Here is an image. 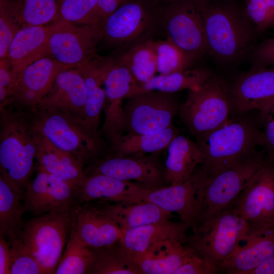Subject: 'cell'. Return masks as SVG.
I'll list each match as a JSON object with an SVG mask.
<instances>
[{
	"label": "cell",
	"instance_id": "obj_1",
	"mask_svg": "<svg viewBox=\"0 0 274 274\" xmlns=\"http://www.w3.org/2000/svg\"><path fill=\"white\" fill-rule=\"evenodd\" d=\"M205 31L208 52L225 63L251 51L258 35L243 4L235 0H208Z\"/></svg>",
	"mask_w": 274,
	"mask_h": 274
},
{
	"label": "cell",
	"instance_id": "obj_2",
	"mask_svg": "<svg viewBox=\"0 0 274 274\" xmlns=\"http://www.w3.org/2000/svg\"><path fill=\"white\" fill-rule=\"evenodd\" d=\"M230 119L196 143L203 154L201 165L208 177L212 176L245 160L264 147L263 131L255 122L243 116Z\"/></svg>",
	"mask_w": 274,
	"mask_h": 274
},
{
	"label": "cell",
	"instance_id": "obj_3",
	"mask_svg": "<svg viewBox=\"0 0 274 274\" xmlns=\"http://www.w3.org/2000/svg\"><path fill=\"white\" fill-rule=\"evenodd\" d=\"M1 175L24 195L36 158L39 133L32 117L1 111Z\"/></svg>",
	"mask_w": 274,
	"mask_h": 274
},
{
	"label": "cell",
	"instance_id": "obj_4",
	"mask_svg": "<svg viewBox=\"0 0 274 274\" xmlns=\"http://www.w3.org/2000/svg\"><path fill=\"white\" fill-rule=\"evenodd\" d=\"M250 235L248 222L230 206L193 228L187 247L218 270Z\"/></svg>",
	"mask_w": 274,
	"mask_h": 274
},
{
	"label": "cell",
	"instance_id": "obj_5",
	"mask_svg": "<svg viewBox=\"0 0 274 274\" xmlns=\"http://www.w3.org/2000/svg\"><path fill=\"white\" fill-rule=\"evenodd\" d=\"M179 112L197 141L225 125L231 112L227 82L222 76L214 74L202 85L189 90Z\"/></svg>",
	"mask_w": 274,
	"mask_h": 274
},
{
	"label": "cell",
	"instance_id": "obj_6",
	"mask_svg": "<svg viewBox=\"0 0 274 274\" xmlns=\"http://www.w3.org/2000/svg\"><path fill=\"white\" fill-rule=\"evenodd\" d=\"M34 111L31 116L34 127L59 149L84 164L99 153L101 142L86 120L58 109Z\"/></svg>",
	"mask_w": 274,
	"mask_h": 274
},
{
	"label": "cell",
	"instance_id": "obj_7",
	"mask_svg": "<svg viewBox=\"0 0 274 274\" xmlns=\"http://www.w3.org/2000/svg\"><path fill=\"white\" fill-rule=\"evenodd\" d=\"M73 208L44 214L30 219L23 226L19 237L37 261L43 274L55 272L71 232Z\"/></svg>",
	"mask_w": 274,
	"mask_h": 274
},
{
	"label": "cell",
	"instance_id": "obj_8",
	"mask_svg": "<svg viewBox=\"0 0 274 274\" xmlns=\"http://www.w3.org/2000/svg\"><path fill=\"white\" fill-rule=\"evenodd\" d=\"M160 17V5L153 0H128L103 22L102 39L123 53L151 40Z\"/></svg>",
	"mask_w": 274,
	"mask_h": 274
},
{
	"label": "cell",
	"instance_id": "obj_9",
	"mask_svg": "<svg viewBox=\"0 0 274 274\" xmlns=\"http://www.w3.org/2000/svg\"><path fill=\"white\" fill-rule=\"evenodd\" d=\"M208 0H175L160 5V21L168 39L194 60L206 53Z\"/></svg>",
	"mask_w": 274,
	"mask_h": 274
},
{
	"label": "cell",
	"instance_id": "obj_10",
	"mask_svg": "<svg viewBox=\"0 0 274 274\" xmlns=\"http://www.w3.org/2000/svg\"><path fill=\"white\" fill-rule=\"evenodd\" d=\"M229 206L249 223V237L261 235L274 229L273 158L268 155Z\"/></svg>",
	"mask_w": 274,
	"mask_h": 274
},
{
	"label": "cell",
	"instance_id": "obj_11",
	"mask_svg": "<svg viewBox=\"0 0 274 274\" xmlns=\"http://www.w3.org/2000/svg\"><path fill=\"white\" fill-rule=\"evenodd\" d=\"M267 156L264 147L252 157L208 177L203 188L200 214L195 227L228 207Z\"/></svg>",
	"mask_w": 274,
	"mask_h": 274
},
{
	"label": "cell",
	"instance_id": "obj_12",
	"mask_svg": "<svg viewBox=\"0 0 274 274\" xmlns=\"http://www.w3.org/2000/svg\"><path fill=\"white\" fill-rule=\"evenodd\" d=\"M127 99L125 131L129 133H154L169 127L180 107L173 93L156 90L137 93Z\"/></svg>",
	"mask_w": 274,
	"mask_h": 274
},
{
	"label": "cell",
	"instance_id": "obj_13",
	"mask_svg": "<svg viewBox=\"0 0 274 274\" xmlns=\"http://www.w3.org/2000/svg\"><path fill=\"white\" fill-rule=\"evenodd\" d=\"M49 39L50 56L77 67L92 59L102 40L101 28L87 24L77 26L58 18L51 24Z\"/></svg>",
	"mask_w": 274,
	"mask_h": 274
},
{
	"label": "cell",
	"instance_id": "obj_14",
	"mask_svg": "<svg viewBox=\"0 0 274 274\" xmlns=\"http://www.w3.org/2000/svg\"><path fill=\"white\" fill-rule=\"evenodd\" d=\"M208 177L201 165L184 181L156 189L146 188L143 201L152 203L167 212L177 213L182 222L193 228L200 214Z\"/></svg>",
	"mask_w": 274,
	"mask_h": 274
},
{
	"label": "cell",
	"instance_id": "obj_15",
	"mask_svg": "<svg viewBox=\"0 0 274 274\" xmlns=\"http://www.w3.org/2000/svg\"><path fill=\"white\" fill-rule=\"evenodd\" d=\"M227 85L231 112L235 115L257 110L261 118L274 105V67H252Z\"/></svg>",
	"mask_w": 274,
	"mask_h": 274
},
{
	"label": "cell",
	"instance_id": "obj_16",
	"mask_svg": "<svg viewBox=\"0 0 274 274\" xmlns=\"http://www.w3.org/2000/svg\"><path fill=\"white\" fill-rule=\"evenodd\" d=\"M26 211L35 215L65 211L77 202L75 185L38 167L35 178L29 182L24 194Z\"/></svg>",
	"mask_w": 274,
	"mask_h": 274
},
{
	"label": "cell",
	"instance_id": "obj_17",
	"mask_svg": "<svg viewBox=\"0 0 274 274\" xmlns=\"http://www.w3.org/2000/svg\"><path fill=\"white\" fill-rule=\"evenodd\" d=\"M85 175L100 174L122 181H134L149 189L163 187L164 170L152 156H112L98 160Z\"/></svg>",
	"mask_w": 274,
	"mask_h": 274
},
{
	"label": "cell",
	"instance_id": "obj_18",
	"mask_svg": "<svg viewBox=\"0 0 274 274\" xmlns=\"http://www.w3.org/2000/svg\"><path fill=\"white\" fill-rule=\"evenodd\" d=\"M74 67L50 56L37 60L27 66L16 80L11 101L34 111L51 88L58 74Z\"/></svg>",
	"mask_w": 274,
	"mask_h": 274
},
{
	"label": "cell",
	"instance_id": "obj_19",
	"mask_svg": "<svg viewBox=\"0 0 274 274\" xmlns=\"http://www.w3.org/2000/svg\"><path fill=\"white\" fill-rule=\"evenodd\" d=\"M71 230L94 250L114 245L122 235L118 225L91 202L73 207Z\"/></svg>",
	"mask_w": 274,
	"mask_h": 274
},
{
	"label": "cell",
	"instance_id": "obj_20",
	"mask_svg": "<svg viewBox=\"0 0 274 274\" xmlns=\"http://www.w3.org/2000/svg\"><path fill=\"white\" fill-rule=\"evenodd\" d=\"M76 204L92 202H135L143 201L146 187L128 181L100 174H89L75 184Z\"/></svg>",
	"mask_w": 274,
	"mask_h": 274
},
{
	"label": "cell",
	"instance_id": "obj_21",
	"mask_svg": "<svg viewBox=\"0 0 274 274\" xmlns=\"http://www.w3.org/2000/svg\"><path fill=\"white\" fill-rule=\"evenodd\" d=\"M51 30V24H23L16 34L9 47L8 56L15 82L29 65L50 56L48 43Z\"/></svg>",
	"mask_w": 274,
	"mask_h": 274
},
{
	"label": "cell",
	"instance_id": "obj_22",
	"mask_svg": "<svg viewBox=\"0 0 274 274\" xmlns=\"http://www.w3.org/2000/svg\"><path fill=\"white\" fill-rule=\"evenodd\" d=\"M85 100L86 88L82 74L78 67L68 68L58 74L51 88L34 111L58 109L86 120Z\"/></svg>",
	"mask_w": 274,
	"mask_h": 274
},
{
	"label": "cell",
	"instance_id": "obj_23",
	"mask_svg": "<svg viewBox=\"0 0 274 274\" xmlns=\"http://www.w3.org/2000/svg\"><path fill=\"white\" fill-rule=\"evenodd\" d=\"M109 216L122 231L170 220L172 213L147 201L135 202H93Z\"/></svg>",
	"mask_w": 274,
	"mask_h": 274
},
{
	"label": "cell",
	"instance_id": "obj_24",
	"mask_svg": "<svg viewBox=\"0 0 274 274\" xmlns=\"http://www.w3.org/2000/svg\"><path fill=\"white\" fill-rule=\"evenodd\" d=\"M188 227L182 221L175 222L168 220L123 231L119 242L135 258L161 241L177 240L185 244Z\"/></svg>",
	"mask_w": 274,
	"mask_h": 274
},
{
	"label": "cell",
	"instance_id": "obj_25",
	"mask_svg": "<svg viewBox=\"0 0 274 274\" xmlns=\"http://www.w3.org/2000/svg\"><path fill=\"white\" fill-rule=\"evenodd\" d=\"M177 240L153 245L135 257L143 274H174L189 258L192 250Z\"/></svg>",
	"mask_w": 274,
	"mask_h": 274
},
{
	"label": "cell",
	"instance_id": "obj_26",
	"mask_svg": "<svg viewBox=\"0 0 274 274\" xmlns=\"http://www.w3.org/2000/svg\"><path fill=\"white\" fill-rule=\"evenodd\" d=\"M167 148L164 170L165 183L168 185L186 180L202 164L201 149L196 143L185 136L179 134Z\"/></svg>",
	"mask_w": 274,
	"mask_h": 274
},
{
	"label": "cell",
	"instance_id": "obj_27",
	"mask_svg": "<svg viewBox=\"0 0 274 274\" xmlns=\"http://www.w3.org/2000/svg\"><path fill=\"white\" fill-rule=\"evenodd\" d=\"M109 58L96 55L91 60L77 67L85 82L86 119L97 133L106 99L104 80Z\"/></svg>",
	"mask_w": 274,
	"mask_h": 274
},
{
	"label": "cell",
	"instance_id": "obj_28",
	"mask_svg": "<svg viewBox=\"0 0 274 274\" xmlns=\"http://www.w3.org/2000/svg\"><path fill=\"white\" fill-rule=\"evenodd\" d=\"M274 255V229L261 235L252 236L219 267V273L248 274Z\"/></svg>",
	"mask_w": 274,
	"mask_h": 274
},
{
	"label": "cell",
	"instance_id": "obj_29",
	"mask_svg": "<svg viewBox=\"0 0 274 274\" xmlns=\"http://www.w3.org/2000/svg\"><path fill=\"white\" fill-rule=\"evenodd\" d=\"M38 133L36 155L38 167L74 184L85 176L83 163L71 153L56 147Z\"/></svg>",
	"mask_w": 274,
	"mask_h": 274
},
{
	"label": "cell",
	"instance_id": "obj_30",
	"mask_svg": "<svg viewBox=\"0 0 274 274\" xmlns=\"http://www.w3.org/2000/svg\"><path fill=\"white\" fill-rule=\"evenodd\" d=\"M179 134L172 124L158 132L149 133L123 134L111 145L114 156L140 157L156 153L167 148L170 142Z\"/></svg>",
	"mask_w": 274,
	"mask_h": 274
},
{
	"label": "cell",
	"instance_id": "obj_31",
	"mask_svg": "<svg viewBox=\"0 0 274 274\" xmlns=\"http://www.w3.org/2000/svg\"><path fill=\"white\" fill-rule=\"evenodd\" d=\"M24 195L0 175V236L8 241L19 237L25 222Z\"/></svg>",
	"mask_w": 274,
	"mask_h": 274
},
{
	"label": "cell",
	"instance_id": "obj_32",
	"mask_svg": "<svg viewBox=\"0 0 274 274\" xmlns=\"http://www.w3.org/2000/svg\"><path fill=\"white\" fill-rule=\"evenodd\" d=\"M213 74L211 70L205 68H188L168 75L160 74L144 84L136 85L133 94L151 90L173 93L186 89H193L204 83Z\"/></svg>",
	"mask_w": 274,
	"mask_h": 274
},
{
	"label": "cell",
	"instance_id": "obj_33",
	"mask_svg": "<svg viewBox=\"0 0 274 274\" xmlns=\"http://www.w3.org/2000/svg\"><path fill=\"white\" fill-rule=\"evenodd\" d=\"M91 274H143L134 257L119 242L111 247L94 250Z\"/></svg>",
	"mask_w": 274,
	"mask_h": 274
},
{
	"label": "cell",
	"instance_id": "obj_34",
	"mask_svg": "<svg viewBox=\"0 0 274 274\" xmlns=\"http://www.w3.org/2000/svg\"><path fill=\"white\" fill-rule=\"evenodd\" d=\"M127 67L137 85L147 82L157 72L153 41L137 44L118 56Z\"/></svg>",
	"mask_w": 274,
	"mask_h": 274
},
{
	"label": "cell",
	"instance_id": "obj_35",
	"mask_svg": "<svg viewBox=\"0 0 274 274\" xmlns=\"http://www.w3.org/2000/svg\"><path fill=\"white\" fill-rule=\"evenodd\" d=\"M95 258V250L71 230L66 247L55 273H90Z\"/></svg>",
	"mask_w": 274,
	"mask_h": 274
},
{
	"label": "cell",
	"instance_id": "obj_36",
	"mask_svg": "<svg viewBox=\"0 0 274 274\" xmlns=\"http://www.w3.org/2000/svg\"><path fill=\"white\" fill-rule=\"evenodd\" d=\"M23 24L21 0H0V58L7 57L10 44Z\"/></svg>",
	"mask_w": 274,
	"mask_h": 274
},
{
	"label": "cell",
	"instance_id": "obj_37",
	"mask_svg": "<svg viewBox=\"0 0 274 274\" xmlns=\"http://www.w3.org/2000/svg\"><path fill=\"white\" fill-rule=\"evenodd\" d=\"M157 72L168 75L190 68L194 60L187 55L169 39L153 41Z\"/></svg>",
	"mask_w": 274,
	"mask_h": 274
},
{
	"label": "cell",
	"instance_id": "obj_38",
	"mask_svg": "<svg viewBox=\"0 0 274 274\" xmlns=\"http://www.w3.org/2000/svg\"><path fill=\"white\" fill-rule=\"evenodd\" d=\"M23 24L42 25L59 17L57 0H21Z\"/></svg>",
	"mask_w": 274,
	"mask_h": 274
},
{
	"label": "cell",
	"instance_id": "obj_39",
	"mask_svg": "<svg viewBox=\"0 0 274 274\" xmlns=\"http://www.w3.org/2000/svg\"><path fill=\"white\" fill-rule=\"evenodd\" d=\"M59 18L80 24L97 27L95 14L97 0H57Z\"/></svg>",
	"mask_w": 274,
	"mask_h": 274
},
{
	"label": "cell",
	"instance_id": "obj_40",
	"mask_svg": "<svg viewBox=\"0 0 274 274\" xmlns=\"http://www.w3.org/2000/svg\"><path fill=\"white\" fill-rule=\"evenodd\" d=\"M243 4L258 35L274 27V0H244Z\"/></svg>",
	"mask_w": 274,
	"mask_h": 274
},
{
	"label": "cell",
	"instance_id": "obj_41",
	"mask_svg": "<svg viewBox=\"0 0 274 274\" xmlns=\"http://www.w3.org/2000/svg\"><path fill=\"white\" fill-rule=\"evenodd\" d=\"M8 242L11 249V274H43L38 262L19 237Z\"/></svg>",
	"mask_w": 274,
	"mask_h": 274
},
{
	"label": "cell",
	"instance_id": "obj_42",
	"mask_svg": "<svg viewBox=\"0 0 274 274\" xmlns=\"http://www.w3.org/2000/svg\"><path fill=\"white\" fill-rule=\"evenodd\" d=\"M15 79L9 58L5 57L0 60V101L1 112L11 101V96Z\"/></svg>",
	"mask_w": 274,
	"mask_h": 274
},
{
	"label": "cell",
	"instance_id": "obj_43",
	"mask_svg": "<svg viewBox=\"0 0 274 274\" xmlns=\"http://www.w3.org/2000/svg\"><path fill=\"white\" fill-rule=\"evenodd\" d=\"M251 52L253 67H274V36L255 45Z\"/></svg>",
	"mask_w": 274,
	"mask_h": 274
},
{
	"label": "cell",
	"instance_id": "obj_44",
	"mask_svg": "<svg viewBox=\"0 0 274 274\" xmlns=\"http://www.w3.org/2000/svg\"><path fill=\"white\" fill-rule=\"evenodd\" d=\"M217 273H219L217 268L193 251L189 258L174 272V274H215Z\"/></svg>",
	"mask_w": 274,
	"mask_h": 274
},
{
	"label": "cell",
	"instance_id": "obj_45",
	"mask_svg": "<svg viewBox=\"0 0 274 274\" xmlns=\"http://www.w3.org/2000/svg\"><path fill=\"white\" fill-rule=\"evenodd\" d=\"M260 118L264 125V147L268 155L274 158V105Z\"/></svg>",
	"mask_w": 274,
	"mask_h": 274
},
{
	"label": "cell",
	"instance_id": "obj_46",
	"mask_svg": "<svg viewBox=\"0 0 274 274\" xmlns=\"http://www.w3.org/2000/svg\"><path fill=\"white\" fill-rule=\"evenodd\" d=\"M128 0H97L95 17L96 25L101 28L104 21Z\"/></svg>",
	"mask_w": 274,
	"mask_h": 274
},
{
	"label": "cell",
	"instance_id": "obj_47",
	"mask_svg": "<svg viewBox=\"0 0 274 274\" xmlns=\"http://www.w3.org/2000/svg\"><path fill=\"white\" fill-rule=\"evenodd\" d=\"M0 273L11 274L10 245L2 236H0Z\"/></svg>",
	"mask_w": 274,
	"mask_h": 274
},
{
	"label": "cell",
	"instance_id": "obj_48",
	"mask_svg": "<svg viewBox=\"0 0 274 274\" xmlns=\"http://www.w3.org/2000/svg\"><path fill=\"white\" fill-rule=\"evenodd\" d=\"M248 274H274V255L251 270Z\"/></svg>",
	"mask_w": 274,
	"mask_h": 274
},
{
	"label": "cell",
	"instance_id": "obj_49",
	"mask_svg": "<svg viewBox=\"0 0 274 274\" xmlns=\"http://www.w3.org/2000/svg\"><path fill=\"white\" fill-rule=\"evenodd\" d=\"M155 3L158 5H164L172 2H173L175 0H153Z\"/></svg>",
	"mask_w": 274,
	"mask_h": 274
}]
</instances>
